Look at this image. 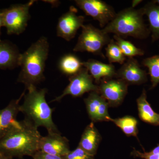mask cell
<instances>
[{
    "instance_id": "6da1fadb",
    "label": "cell",
    "mask_w": 159,
    "mask_h": 159,
    "mask_svg": "<svg viewBox=\"0 0 159 159\" xmlns=\"http://www.w3.org/2000/svg\"><path fill=\"white\" fill-rule=\"evenodd\" d=\"M49 52L47 38L41 37L20 56L21 71L17 82L24 84L26 88L35 86L45 79L44 72Z\"/></svg>"
},
{
    "instance_id": "7a4b0ae2",
    "label": "cell",
    "mask_w": 159,
    "mask_h": 159,
    "mask_svg": "<svg viewBox=\"0 0 159 159\" xmlns=\"http://www.w3.org/2000/svg\"><path fill=\"white\" fill-rule=\"evenodd\" d=\"M41 136L38 128L25 119L19 128L0 140V154L11 157H32L39 151Z\"/></svg>"
},
{
    "instance_id": "3957f363",
    "label": "cell",
    "mask_w": 159,
    "mask_h": 159,
    "mask_svg": "<svg viewBox=\"0 0 159 159\" xmlns=\"http://www.w3.org/2000/svg\"><path fill=\"white\" fill-rule=\"evenodd\" d=\"M26 89L28 93L25 94L24 102L20 106V112L37 128L45 127L48 133H59L52 119L53 110L46 101L47 89L38 90L34 85Z\"/></svg>"
},
{
    "instance_id": "277c9868",
    "label": "cell",
    "mask_w": 159,
    "mask_h": 159,
    "mask_svg": "<svg viewBox=\"0 0 159 159\" xmlns=\"http://www.w3.org/2000/svg\"><path fill=\"white\" fill-rule=\"evenodd\" d=\"M144 15L143 8H126L116 13L113 19L102 30L107 34L113 33L122 38L131 36L145 39L149 36L150 31L144 23Z\"/></svg>"
},
{
    "instance_id": "5b68a950",
    "label": "cell",
    "mask_w": 159,
    "mask_h": 159,
    "mask_svg": "<svg viewBox=\"0 0 159 159\" xmlns=\"http://www.w3.org/2000/svg\"><path fill=\"white\" fill-rule=\"evenodd\" d=\"M73 51L75 52H87L104 57L102 49L111 41L108 34L91 24L84 25Z\"/></svg>"
},
{
    "instance_id": "8992f818",
    "label": "cell",
    "mask_w": 159,
    "mask_h": 159,
    "mask_svg": "<svg viewBox=\"0 0 159 159\" xmlns=\"http://www.w3.org/2000/svg\"><path fill=\"white\" fill-rule=\"evenodd\" d=\"M35 2L32 0L26 4L13 5L0 10L7 34L19 35L25 31L31 17L29 10Z\"/></svg>"
},
{
    "instance_id": "52a82bcc",
    "label": "cell",
    "mask_w": 159,
    "mask_h": 159,
    "mask_svg": "<svg viewBox=\"0 0 159 159\" xmlns=\"http://www.w3.org/2000/svg\"><path fill=\"white\" fill-rule=\"evenodd\" d=\"M93 80L88 70L83 67L78 73L70 77L68 85L62 94L53 99L52 102H58L67 95L77 97H81L87 93L99 92V86L94 84Z\"/></svg>"
},
{
    "instance_id": "ba28073f",
    "label": "cell",
    "mask_w": 159,
    "mask_h": 159,
    "mask_svg": "<svg viewBox=\"0 0 159 159\" xmlns=\"http://www.w3.org/2000/svg\"><path fill=\"white\" fill-rule=\"evenodd\" d=\"M75 2L86 15L98 21L100 27L103 29L116 14L112 6L101 0H76Z\"/></svg>"
},
{
    "instance_id": "9c48e42d",
    "label": "cell",
    "mask_w": 159,
    "mask_h": 159,
    "mask_svg": "<svg viewBox=\"0 0 159 159\" xmlns=\"http://www.w3.org/2000/svg\"><path fill=\"white\" fill-rule=\"evenodd\" d=\"M128 84L120 79H103L99 86L100 95L111 107H117L122 103L128 92Z\"/></svg>"
},
{
    "instance_id": "30bf717a",
    "label": "cell",
    "mask_w": 159,
    "mask_h": 159,
    "mask_svg": "<svg viewBox=\"0 0 159 159\" xmlns=\"http://www.w3.org/2000/svg\"><path fill=\"white\" fill-rule=\"evenodd\" d=\"M77 10L71 6L67 12L62 15L58 19L57 25V34L70 41L76 36L78 30L84 25L85 18L83 16L77 15Z\"/></svg>"
},
{
    "instance_id": "8fae6325",
    "label": "cell",
    "mask_w": 159,
    "mask_h": 159,
    "mask_svg": "<svg viewBox=\"0 0 159 159\" xmlns=\"http://www.w3.org/2000/svg\"><path fill=\"white\" fill-rule=\"evenodd\" d=\"M25 94V90L19 99L11 100L6 107L0 110V140L17 129L21 121L16 119L19 112L20 102Z\"/></svg>"
},
{
    "instance_id": "7c38bea8",
    "label": "cell",
    "mask_w": 159,
    "mask_h": 159,
    "mask_svg": "<svg viewBox=\"0 0 159 159\" xmlns=\"http://www.w3.org/2000/svg\"><path fill=\"white\" fill-rule=\"evenodd\" d=\"M39 151L56 156L62 157L70 152L69 141L59 133H50L40 139Z\"/></svg>"
},
{
    "instance_id": "4fadbf2b",
    "label": "cell",
    "mask_w": 159,
    "mask_h": 159,
    "mask_svg": "<svg viewBox=\"0 0 159 159\" xmlns=\"http://www.w3.org/2000/svg\"><path fill=\"white\" fill-rule=\"evenodd\" d=\"M116 77L126 82L128 85H140L147 82V74L142 70L136 59L129 58L116 71Z\"/></svg>"
},
{
    "instance_id": "5bb4252c",
    "label": "cell",
    "mask_w": 159,
    "mask_h": 159,
    "mask_svg": "<svg viewBox=\"0 0 159 159\" xmlns=\"http://www.w3.org/2000/svg\"><path fill=\"white\" fill-rule=\"evenodd\" d=\"M82 65L88 70L97 84L100 83L102 80L116 77V71L112 64H105L97 60L90 59L82 62Z\"/></svg>"
},
{
    "instance_id": "9a60e30c",
    "label": "cell",
    "mask_w": 159,
    "mask_h": 159,
    "mask_svg": "<svg viewBox=\"0 0 159 159\" xmlns=\"http://www.w3.org/2000/svg\"><path fill=\"white\" fill-rule=\"evenodd\" d=\"M20 54L10 42L0 40V69H13L19 66Z\"/></svg>"
},
{
    "instance_id": "2e32d148",
    "label": "cell",
    "mask_w": 159,
    "mask_h": 159,
    "mask_svg": "<svg viewBox=\"0 0 159 159\" xmlns=\"http://www.w3.org/2000/svg\"><path fill=\"white\" fill-rule=\"evenodd\" d=\"M101 139L99 131L93 122H91L84 131L78 146L94 156L97 153Z\"/></svg>"
},
{
    "instance_id": "e0dca14e",
    "label": "cell",
    "mask_w": 159,
    "mask_h": 159,
    "mask_svg": "<svg viewBox=\"0 0 159 159\" xmlns=\"http://www.w3.org/2000/svg\"><path fill=\"white\" fill-rule=\"evenodd\" d=\"M139 118L143 122L155 126L159 125V114L157 113L151 106L147 99L145 89L137 99Z\"/></svg>"
},
{
    "instance_id": "ac0fdd59",
    "label": "cell",
    "mask_w": 159,
    "mask_h": 159,
    "mask_svg": "<svg viewBox=\"0 0 159 159\" xmlns=\"http://www.w3.org/2000/svg\"><path fill=\"white\" fill-rule=\"evenodd\" d=\"M142 8L148 17L152 41H156L159 39V6L152 1Z\"/></svg>"
},
{
    "instance_id": "d6986e66",
    "label": "cell",
    "mask_w": 159,
    "mask_h": 159,
    "mask_svg": "<svg viewBox=\"0 0 159 159\" xmlns=\"http://www.w3.org/2000/svg\"><path fill=\"white\" fill-rule=\"evenodd\" d=\"M58 66L63 74L70 77L77 74L83 67L80 59L71 54L64 55L60 60Z\"/></svg>"
},
{
    "instance_id": "ffe728a7",
    "label": "cell",
    "mask_w": 159,
    "mask_h": 159,
    "mask_svg": "<svg viewBox=\"0 0 159 159\" xmlns=\"http://www.w3.org/2000/svg\"><path fill=\"white\" fill-rule=\"evenodd\" d=\"M110 121L119 127L127 136L137 137L139 133L138 121L134 117L127 116L117 119L111 118Z\"/></svg>"
},
{
    "instance_id": "44dd1931",
    "label": "cell",
    "mask_w": 159,
    "mask_h": 159,
    "mask_svg": "<svg viewBox=\"0 0 159 159\" xmlns=\"http://www.w3.org/2000/svg\"><path fill=\"white\" fill-rule=\"evenodd\" d=\"M142 64L148 68L152 84L151 89L154 88L159 84V55L145 58Z\"/></svg>"
},
{
    "instance_id": "7402d4cb",
    "label": "cell",
    "mask_w": 159,
    "mask_h": 159,
    "mask_svg": "<svg viewBox=\"0 0 159 159\" xmlns=\"http://www.w3.org/2000/svg\"><path fill=\"white\" fill-rule=\"evenodd\" d=\"M102 99L103 97L99 92H92L90 93L88 97L84 99L89 117L93 122L96 121L97 110Z\"/></svg>"
},
{
    "instance_id": "603a6c76",
    "label": "cell",
    "mask_w": 159,
    "mask_h": 159,
    "mask_svg": "<svg viewBox=\"0 0 159 159\" xmlns=\"http://www.w3.org/2000/svg\"><path fill=\"white\" fill-rule=\"evenodd\" d=\"M114 40L119 46L125 57H133L136 56H143L145 53L142 49L139 48L133 44L116 35H114Z\"/></svg>"
},
{
    "instance_id": "cb8c5ba5",
    "label": "cell",
    "mask_w": 159,
    "mask_h": 159,
    "mask_svg": "<svg viewBox=\"0 0 159 159\" xmlns=\"http://www.w3.org/2000/svg\"><path fill=\"white\" fill-rule=\"evenodd\" d=\"M106 56L110 63H118L123 65L126 57L114 39H111L105 48Z\"/></svg>"
},
{
    "instance_id": "d4e9b609",
    "label": "cell",
    "mask_w": 159,
    "mask_h": 159,
    "mask_svg": "<svg viewBox=\"0 0 159 159\" xmlns=\"http://www.w3.org/2000/svg\"><path fill=\"white\" fill-rule=\"evenodd\" d=\"M108 102L103 98L98 109L95 122L110 121L111 118L108 114Z\"/></svg>"
},
{
    "instance_id": "484cf974",
    "label": "cell",
    "mask_w": 159,
    "mask_h": 159,
    "mask_svg": "<svg viewBox=\"0 0 159 159\" xmlns=\"http://www.w3.org/2000/svg\"><path fill=\"white\" fill-rule=\"evenodd\" d=\"M63 159H94L91 155L79 146L74 150L70 151L68 153L62 157Z\"/></svg>"
},
{
    "instance_id": "4316f807",
    "label": "cell",
    "mask_w": 159,
    "mask_h": 159,
    "mask_svg": "<svg viewBox=\"0 0 159 159\" xmlns=\"http://www.w3.org/2000/svg\"><path fill=\"white\" fill-rule=\"evenodd\" d=\"M131 155L135 157L141 158L144 159H159V154H154L149 152H140L134 149L131 152Z\"/></svg>"
},
{
    "instance_id": "83f0119b",
    "label": "cell",
    "mask_w": 159,
    "mask_h": 159,
    "mask_svg": "<svg viewBox=\"0 0 159 159\" xmlns=\"http://www.w3.org/2000/svg\"><path fill=\"white\" fill-rule=\"evenodd\" d=\"M33 159H63L62 157L51 155L38 151L32 156Z\"/></svg>"
},
{
    "instance_id": "f1b7e54d",
    "label": "cell",
    "mask_w": 159,
    "mask_h": 159,
    "mask_svg": "<svg viewBox=\"0 0 159 159\" xmlns=\"http://www.w3.org/2000/svg\"><path fill=\"white\" fill-rule=\"evenodd\" d=\"M142 1L141 0H134L132 1L131 7L133 8H135L138 5H139L140 3L142 2Z\"/></svg>"
},
{
    "instance_id": "f546056e",
    "label": "cell",
    "mask_w": 159,
    "mask_h": 159,
    "mask_svg": "<svg viewBox=\"0 0 159 159\" xmlns=\"http://www.w3.org/2000/svg\"><path fill=\"white\" fill-rule=\"evenodd\" d=\"M150 152L152 153L159 154V144L157 145L156 147L151 151Z\"/></svg>"
},
{
    "instance_id": "4dcf8cb0",
    "label": "cell",
    "mask_w": 159,
    "mask_h": 159,
    "mask_svg": "<svg viewBox=\"0 0 159 159\" xmlns=\"http://www.w3.org/2000/svg\"><path fill=\"white\" fill-rule=\"evenodd\" d=\"M2 27H4L3 26L2 17V14L0 12V36H1V34H2V33H1V28ZM0 40H1V39H0Z\"/></svg>"
},
{
    "instance_id": "1f68e13d",
    "label": "cell",
    "mask_w": 159,
    "mask_h": 159,
    "mask_svg": "<svg viewBox=\"0 0 159 159\" xmlns=\"http://www.w3.org/2000/svg\"><path fill=\"white\" fill-rule=\"evenodd\" d=\"M12 158L11 157L0 154V159H12Z\"/></svg>"
},
{
    "instance_id": "d6a6232c",
    "label": "cell",
    "mask_w": 159,
    "mask_h": 159,
    "mask_svg": "<svg viewBox=\"0 0 159 159\" xmlns=\"http://www.w3.org/2000/svg\"><path fill=\"white\" fill-rule=\"evenodd\" d=\"M152 2L154 3H156L157 5L159 6V0H155V1H153Z\"/></svg>"
}]
</instances>
